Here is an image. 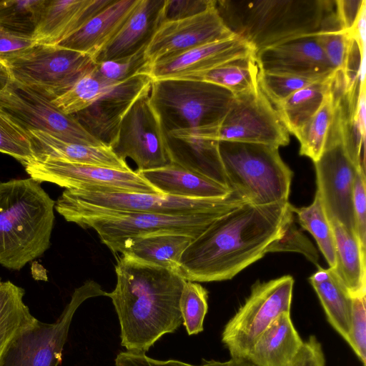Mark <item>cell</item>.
<instances>
[{
  "label": "cell",
  "instance_id": "6da1fadb",
  "mask_svg": "<svg viewBox=\"0 0 366 366\" xmlns=\"http://www.w3.org/2000/svg\"><path fill=\"white\" fill-rule=\"evenodd\" d=\"M289 202L244 203L216 219L183 252L179 274L195 282L230 280L262 258L293 217Z\"/></svg>",
  "mask_w": 366,
  "mask_h": 366
},
{
  "label": "cell",
  "instance_id": "7a4b0ae2",
  "mask_svg": "<svg viewBox=\"0 0 366 366\" xmlns=\"http://www.w3.org/2000/svg\"><path fill=\"white\" fill-rule=\"evenodd\" d=\"M117 284L107 292L120 325L121 345L145 353L182 323L179 300L185 280L177 272L126 254L115 265Z\"/></svg>",
  "mask_w": 366,
  "mask_h": 366
},
{
  "label": "cell",
  "instance_id": "3957f363",
  "mask_svg": "<svg viewBox=\"0 0 366 366\" xmlns=\"http://www.w3.org/2000/svg\"><path fill=\"white\" fill-rule=\"evenodd\" d=\"M215 6L226 26L255 55L327 29L336 9L331 0H216Z\"/></svg>",
  "mask_w": 366,
  "mask_h": 366
},
{
  "label": "cell",
  "instance_id": "277c9868",
  "mask_svg": "<svg viewBox=\"0 0 366 366\" xmlns=\"http://www.w3.org/2000/svg\"><path fill=\"white\" fill-rule=\"evenodd\" d=\"M55 202L31 178L0 182V264L19 270L50 247Z\"/></svg>",
  "mask_w": 366,
  "mask_h": 366
},
{
  "label": "cell",
  "instance_id": "5b68a950",
  "mask_svg": "<svg viewBox=\"0 0 366 366\" xmlns=\"http://www.w3.org/2000/svg\"><path fill=\"white\" fill-rule=\"evenodd\" d=\"M219 149L228 187L244 202L266 205L288 202L292 172L278 147L220 141Z\"/></svg>",
  "mask_w": 366,
  "mask_h": 366
},
{
  "label": "cell",
  "instance_id": "8992f818",
  "mask_svg": "<svg viewBox=\"0 0 366 366\" xmlns=\"http://www.w3.org/2000/svg\"><path fill=\"white\" fill-rule=\"evenodd\" d=\"M246 203L232 193L224 198L195 199L162 193L97 192L65 189L55 202L64 219L69 216L102 212L190 215L226 214Z\"/></svg>",
  "mask_w": 366,
  "mask_h": 366
},
{
  "label": "cell",
  "instance_id": "52a82bcc",
  "mask_svg": "<svg viewBox=\"0 0 366 366\" xmlns=\"http://www.w3.org/2000/svg\"><path fill=\"white\" fill-rule=\"evenodd\" d=\"M149 98L169 133L182 129L216 131L234 97L209 82L169 79L152 80Z\"/></svg>",
  "mask_w": 366,
  "mask_h": 366
},
{
  "label": "cell",
  "instance_id": "ba28073f",
  "mask_svg": "<svg viewBox=\"0 0 366 366\" xmlns=\"http://www.w3.org/2000/svg\"><path fill=\"white\" fill-rule=\"evenodd\" d=\"M12 80L53 101L68 92L96 61L58 45L35 44L6 61Z\"/></svg>",
  "mask_w": 366,
  "mask_h": 366
},
{
  "label": "cell",
  "instance_id": "9c48e42d",
  "mask_svg": "<svg viewBox=\"0 0 366 366\" xmlns=\"http://www.w3.org/2000/svg\"><path fill=\"white\" fill-rule=\"evenodd\" d=\"M98 296H107V292L93 280L85 282L55 322L36 320L16 334L4 347L0 366H58L75 312L86 300Z\"/></svg>",
  "mask_w": 366,
  "mask_h": 366
},
{
  "label": "cell",
  "instance_id": "30bf717a",
  "mask_svg": "<svg viewBox=\"0 0 366 366\" xmlns=\"http://www.w3.org/2000/svg\"><path fill=\"white\" fill-rule=\"evenodd\" d=\"M224 214L165 215L149 213L102 212L76 214L64 219L83 228H92L114 254L127 239L154 233H177L199 237Z\"/></svg>",
  "mask_w": 366,
  "mask_h": 366
},
{
  "label": "cell",
  "instance_id": "8fae6325",
  "mask_svg": "<svg viewBox=\"0 0 366 366\" xmlns=\"http://www.w3.org/2000/svg\"><path fill=\"white\" fill-rule=\"evenodd\" d=\"M293 285V277L284 275L252 286L249 295L222 334V341L232 358L247 360L269 325L281 314L290 312Z\"/></svg>",
  "mask_w": 366,
  "mask_h": 366
},
{
  "label": "cell",
  "instance_id": "7c38bea8",
  "mask_svg": "<svg viewBox=\"0 0 366 366\" xmlns=\"http://www.w3.org/2000/svg\"><path fill=\"white\" fill-rule=\"evenodd\" d=\"M0 112L27 133L40 131L69 142L107 147L74 115L64 114L51 100L14 80L0 93Z\"/></svg>",
  "mask_w": 366,
  "mask_h": 366
},
{
  "label": "cell",
  "instance_id": "4fadbf2b",
  "mask_svg": "<svg viewBox=\"0 0 366 366\" xmlns=\"http://www.w3.org/2000/svg\"><path fill=\"white\" fill-rule=\"evenodd\" d=\"M29 177L65 189L97 192L159 193L137 171L61 161L31 160L22 164Z\"/></svg>",
  "mask_w": 366,
  "mask_h": 366
},
{
  "label": "cell",
  "instance_id": "5bb4252c",
  "mask_svg": "<svg viewBox=\"0 0 366 366\" xmlns=\"http://www.w3.org/2000/svg\"><path fill=\"white\" fill-rule=\"evenodd\" d=\"M111 148L122 159H132L137 171L160 168L171 162L167 133L149 92L141 96L125 114Z\"/></svg>",
  "mask_w": 366,
  "mask_h": 366
},
{
  "label": "cell",
  "instance_id": "9a60e30c",
  "mask_svg": "<svg viewBox=\"0 0 366 366\" xmlns=\"http://www.w3.org/2000/svg\"><path fill=\"white\" fill-rule=\"evenodd\" d=\"M214 139L279 148L289 144L290 133L274 106L259 88L254 92L234 97L217 128Z\"/></svg>",
  "mask_w": 366,
  "mask_h": 366
},
{
  "label": "cell",
  "instance_id": "2e32d148",
  "mask_svg": "<svg viewBox=\"0 0 366 366\" xmlns=\"http://www.w3.org/2000/svg\"><path fill=\"white\" fill-rule=\"evenodd\" d=\"M314 164L317 192L329 220L335 219L355 233L353 185L357 170L362 168L349 157L340 133L329 134L325 149Z\"/></svg>",
  "mask_w": 366,
  "mask_h": 366
},
{
  "label": "cell",
  "instance_id": "e0dca14e",
  "mask_svg": "<svg viewBox=\"0 0 366 366\" xmlns=\"http://www.w3.org/2000/svg\"><path fill=\"white\" fill-rule=\"evenodd\" d=\"M234 36L237 35L226 26L214 6L189 18L162 22L147 46L145 54L152 65L194 48Z\"/></svg>",
  "mask_w": 366,
  "mask_h": 366
},
{
  "label": "cell",
  "instance_id": "ac0fdd59",
  "mask_svg": "<svg viewBox=\"0 0 366 366\" xmlns=\"http://www.w3.org/2000/svg\"><path fill=\"white\" fill-rule=\"evenodd\" d=\"M152 82L148 74L136 75L73 115L92 136L111 148L125 114L141 96L150 92Z\"/></svg>",
  "mask_w": 366,
  "mask_h": 366
},
{
  "label": "cell",
  "instance_id": "d6986e66",
  "mask_svg": "<svg viewBox=\"0 0 366 366\" xmlns=\"http://www.w3.org/2000/svg\"><path fill=\"white\" fill-rule=\"evenodd\" d=\"M254 54L252 47L238 36L207 44L149 66L152 80L187 79L234 59Z\"/></svg>",
  "mask_w": 366,
  "mask_h": 366
},
{
  "label": "cell",
  "instance_id": "ffe728a7",
  "mask_svg": "<svg viewBox=\"0 0 366 366\" xmlns=\"http://www.w3.org/2000/svg\"><path fill=\"white\" fill-rule=\"evenodd\" d=\"M255 56L263 72L329 78L337 71L328 62L316 34L267 48Z\"/></svg>",
  "mask_w": 366,
  "mask_h": 366
},
{
  "label": "cell",
  "instance_id": "44dd1931",
  "mask_svg": "<svg viewBox=\"0 0 366 366\" xmlns=\"http://www.w3.org/2000/svg\"><path fill=\"white\" fill-rule=\"evenodd\" d=\"M114 0H46L32 34L35 44L58 45Z\"/></svg>",
  "mask_w": 366,
  "mask_h": 366
},
{
  "label": "cell",
  "instance_id": "7402d4cb",
  "mask_svg": "<svg viewBox=\"0 0 366 366\" xmlns=\"http://www.w3.org/2000/svg\"><path fill=\"white\" fill-rule=\"evenodd\" d=\"M165 0H139L125 22L96 57L99 62L132 55L147 47L164 21Z\"/></svg>",
  "mask_w": 366,
  "mask_h": 366
},
{
  "label": "cell",
  "instance_id": "603a6c76",
  "mask_svg": "<svg viewBox=\"0 0 366 366\" xmlns=\"http://www.w3.org/2000/svg\"><path fill=\"white\" fill-rule=\"evenodd\" d=\"M167 142L171 162L229 188L219 141L182 129L167 133Z\"/></svg>",
  "mask_w": 366,
  "mask_h": 366
},
{
  "label": "cell",
  "instance_id": "cb8c5ba5",
  "mask_svg": "<svg viewBox=\"0 0 366 366\" xmlns=\"http://www.w3.org/2000/svg\"><path fill=\"white\" fill-rule=\"evenodd\" d=\"M27 134L31 144L33 160H54L132 169L110 147L69 142L40 131H30Z\"/></svg>",
  "mask_w": 366,
  "mask_h": 366
},
{
  "label": "cell",
  "instance_id": "d4e9b609",
  "mask_svg": "<svg viewBox=\"0 0 366 366\" xmlns=\"http://www.w3.org/2000/svg\"><path fill=\"white\" fill-rule=\"evenodd\" d=\"M139 0H114L58 46L96 57L122 27Z\"/></svg>",
  "mask_w": 366,
  "mask_h": 366
},
{
  "label": "cell",
  "instance_id": "484cf974",
  "mask_svg": "<svg viewBox=\"0 0 366 366\" xmlns=\"http://www.w3.org/2000/svg\"><path fill=\"white\" fill-rule=\"evenodd\" d=\"M137 172L162 194L195 199H219L232 193L229 188L172 162L160 168Z\"/></svg>",
  "mask_w": 366,
  "mask_h": 366
},
{
  "label": "cell",
  "instance_id": "4316f807",
  "mask_svg": "<svg viewBox=\"0 0 366 366\" xmlns=\"http://www.w3.org/2000/svg\"><path fill=\"white\" fill-rule=\"evenodd\" d=\"M302 344L290 312H284L258 337L247 360L255 366H290Z\"/></svg>",
  "mask_w": 366,
  "mask_h": 366
},
{
  "label": "cell",
  "instance_id": "83f0119b",
  "mask_svg": "<svg viewBox=\"0 0 366 366\" xmlns=\"http://www.w3.org/2000/svg\"><path fill=\"white\" fill-rule=\"evenodd\" d=\"M194 239L177 233H154L126 240L117 253L179 274L181 257Z\"/></svg>",
  "mask_w": 366,
  "mask_h": 366
},
{
  "label": "cell",
  "instance_id": "f1b7e54d",
  "mask_svg": "<svg viewBox=\"0 0 366 366\" xmlns=\"http://www.w3.org/2000/svg\"><path fill=\"white\" fill-rule=\"evenodd\" d=\"M330 222L335 247V266L331 269L352 297L366 295V249L355 232L335 219Z\"/></svg>",
  "mask_w": 366,
  "mask_h": 366
},
{
  "label": "cell",
  "instance_id": "f546056e",
  "mask_svg": "<svg viewBox=\"0 0 366 366\" xmlns=\"http://www.w3.org/2000/svg\"><path fill=\"white\" fill-rule=\"evenodd\" d=\"M309 281L318 296L327 321L347 342L352 300L350 294L330 267L324 269L319 266Z\"/></svg>",
  "mask_w": 366,
  "mask_h": 366
},
{
  "label": "cell",
  "instance_id": "4dcf8cb0",
  "mask_svg": "<svg viewBox=\"0 0 366 366\" xmlns=\"http://www.w3.org/2000/svg\"><path fill=\"white\" fill-rule=\"evenodd\" d=\"M335 74L326 81L313 84L294 92L274 107L289 133L295 136L317 112L330 87Z\"/></svg>",
  "mask_w": 366,
  "mask_h": 366
},
{
  "label": "cell",
  "instance_id": "1f68e13d",
  "mask_svg": "<svg viewBox=\"0 0 366 366\" xmlns=\"http://www.w3.org/2000/svg\"><path fill=\"white\" fill-rule=\"evenodd\" d=\"M259 71L256 56L252 54L187 79L209 82L227 89L234 97H239L259 89Z\"/></svg>",
  "mask_w": 366,
  "mask_h": 366
},
{
  "label": "cell",
  "instance_id": "d6a6232c",
  "mask_svg": "<svg viewBox=\"0 0 366 366\" xmlns=\"http://www.w3.org/2000/svg\"><path fill=\"white\" fill-rule=\"evenodd\" d=\"M335 109V98L331 82L319 109L295 135L300 144V155L310 158L313 162L319 159L326 145Z\"/></svg>",
  "mask_w": 366,
  "mask_h": 366
},
{
  "label": "cell",
  "instance_id": "836d02e7",
  "mask_svg": "<svg viewBox=\"0 0 366 366\" xmlns=\"http://www.w3.org/2000/svg\"><path fill=\"white\" fill-rule=\"evenodd\" d=\"M24 290L10 281L0 286V348L37 319L24 302Z\"/></svg>",
  "mask_w": 366,
  "mask_h": 366
},
{
  "label": "cell",
  "instance_id": "e575fe53",
  "mask_svg": "<svg viewBox=\"0 0 366 366\" xmlns=\"http://www.w3.org/2000/svg\"><path fill=\"white\" fill-rule=\"evenodd\" d=\"M291 209L296 214L300 226L308 231L316 240L330 267L334 268L335 247L333 231L318 192L316 191L310 205L300 208L292 205Z\"/></svg>",
  "mask_w": 366,
  "mask_h": 366
},
{
  "label": "cell",
  "instance_id": "d590c367",
  "mask_svg": "<svg viewBox=\"0 0 366 366\" xmlns=\"http://www.w3.org/2000/svg\"><path fill=\"white\" fill-rule=\"evenodd\" d=\"M117 84L99 76L93 69L52 102L64 114L73 115L92 105Z\"/></svg>",
  "mask_w": 366,
  "mask_h": 366
},
{
  "label": "cell",
  "instance_id": "8d00e7d4",
  "mask_svg": "<svg viewBox=\"0 0 366 366\" xmlns=\"http://www.w3.org/2000/svg\"><path fill=\"white\" fill-rule=\"evenodd\" d=\"M46 1H0V25L11 31L32 36Z\"/></svg>",
  "mask_w": 366,
  "mask_h": 366
},
{
  "label": "cell",
  "instance_id": "74e56055",
  "mask_svg": "<svg viewBox=\"0 0 366 366\" xmlns=\"http://www.w3.org/2000/svg\"><path fill=\"white\" fill-rule=\"evenodd\" d=\"M208 292L200 284L185 280L179 300L182 323L189 335L204 330V320L208 310Z\"/></svg>",
  "mask_w": 366,
  "mask_h": 366
},
{
  "label": "cell",
  "instance_id": "f35d334b",
  "mask_svg": "<svg viewBox=\"0 0 366 366\" xmlns=\"http://www.w3.org/2000/svg\"><path fill=\"white\" fill-rule=\"evenodd\" d=\"M332 76L317 78L259 71L258 85L262 92L274 107L294 92L313 84L326 81Z\"/></svg>",
  "mask_w": 366,
  "mask_h": 366
},
{
  "label": "cell",
  "instance_id": "ab89813d",
  "mask_svg": "<svg viewBox=\"0 0 366 366\" xmlns=\"http://www.w3.org/2000/svg\"><path fill=\"white\" fill-rule=\"evenodd\" d=\"M145 48L136 53L114 59L96 62L94 71L103 79L119 84L140 74H148L150 64Z\"/></svg>",
  "mask_w": 366,
  "mask_h": 366
},
{
  "label": "cell",
  "instance_id": "60d3db41",
  "mask_svg": "<svg viewBox=\"0 0 366 366\" xmlns=\"http://www.w3.org/2000/svg\"><path fill=\"white\" fill-rule=\"evenodd\" d=\"M316 38L333 69L345 76L355 41L340 29L322 31Z\"/></svg>",
  "mask_w": 366,
  "mask_h": 366
},
{
  "label": "cell",
  "instance_id": "b9f144b4",
  "mask_svg": "<svg viewBox=\"0 0 366 366\" xmlns=\"http://www.w3.org/2000/svg\"><path fill=\"white\" fill-rule=\"evenodd\" d=\"M0 152L10 155L22 164L34 159L27 132L0 112Z\"/></svg>",
  "mask_w": 366,
  "mask_h": 366
},
{
  "label": "cell",
  "instance_id": "7bdbcfd3",
  "mask_svg": "<svg viewBox=\"0 0 366 366\" xmlns=\"http://www.w3.org/2000/svg\"><path fill=\"white\" fill-rule=\"evenodd\" d=\"M114 364L115 366H255L246 359L232 357L227 361L204 360L201 365H194L177 360H157L147 356L145 353L129 351L117 354Z\"/></svg>",
  "mask_w": 366,
  "mask_h": 366
},
{
  "label": "cell",
  "instance_id": "ee69618b",
  "mask_svg": "<svg viewBox=\"0 0 366 366\" xmlns=\"http://www.w3.org/2000/svg\"><path fill=\"white\" fill-rule=\"evenodd\" d=\"M276 252H299L319 267L317 251L309 239L295 226L294 215L287 223L282 235L274 241L267 250V253Z\"/></svg>",
  "mask_w": 366,
  "mask_h": 366
},
{
  "label": "cell",
  "instance_id": "f6af8a7d",
  "mask_svg": "<svg viewBox=\"0 0 366 366\" xmlns=\"http://www.w3.org/2000/svg\"><path fill=\"white\" fill-rule=\"evenodd\" d=\"M366 295L352 297L347 343L365 366L366 363Z\"/></svg>",
  "mask_w": 366,
  "mask_h": 366
},
{
  "label": "cell",
  "instance_id": "bcb514c9",
  "mask_svg": "<svg viewBox=\"0 0 366 366\" xmlns=\"http://www.w3.org/2000/svg\"><path fill=\"white\" fill-rule=\"evenodd\" d=\"M365 169L356 173L353 185L352 208L356 235L366 249V190Z\"/></svg>",
  "mask_w": 366,
  "mask_h": 366
},
{
  "label": "cell",
  "instance_id": "7dc6e473",
  "mask_svg": "<svg viewBox=\"0 0 366 366\" xmlns=\"http://www.w3.org/2000/svg\"><path fill=\"white\" fill-rule=\"evenodd\" d=\"M215 4L216 0H165L164 21L197 15L215 6Z\"/></svg>",
  "mask_w": 366,
  "mask_h": 366
},
{
  "label": "cell",
  "instance_id": "c3c4849f",
  "mask_svg": "<svg viewBox=\"0 0 366 366\" xmlns=\"http://www.w3.org/2000/svg\"><path fill=\"white\" fill-rule=\"evenodd\" d=\"M34 44L31 35L16 32L0 25V59L4 62Z\"/></svg>",
  "mask_w": 366,
  "mask_h": 366
},
{
  "label": "cell",
  "instance_id": "681fc988",
  "mask_svg": "<svg viewBox=\"0 0 366 366\" xmlns=\"http://www.w3.org/2000/svg\"><path fill=\"white\" fill-rule=\"evenodd\" d=\"M325 358L322 345L315 335L303 344L290 366H325Z\"/></svg>",
  "mask_w": 366,
  "mask_h": 366
},
{
  "label": "cell",
  "instance_id": "f907efd6",
  "mask_svg": "<svg viewBox=\"0 0 366 366\" xmlns=\"http://www.w3.org/2000/svg\"><path fill=\"white\" fill-rule=\"evenodd\" d=\"M366 1H335L336 13L342 30L349 31L355 23Z\"/></svg>",
  "mask_w": 366,
  "mask_h": 366
},
{
  "label": "cell",
  "instance_id": "816d5d0a",
  "mask_svg": "<svg viewBox=\"0 0 366 366\" xmlns=\"http://www.w3.org/2000/svg\"><path fill=\"white\" fill-rule=\"evenodd\" d=\"M12 81V77L6 63L0 59V93L2 92Z\"/></svg>",
  "mask_w": 366,
  "mask_h": 366
},
{
  "label": "cell",
  "instance_id": "f5cc1de1",
  "mask_svg": "<svg viewBox=\"0 0 366 366\" xmlns=\"http://www.w3.org/2000/svg\"><path fill=\"white\" fill-rule=\"evenodd\" d=\"M5 346H6V345H5ZM5 346H4V347H5ZM4 347H3L0 348V355H1V352H2V351H3V350H4Z\"/></svg>",
  "mask_w": 366,
  "mask_h": 366
},
{
  "label": "cell",
  "instance_id": "db71d44e",
  "mask_svg": "<svg viewBox=\"0 0 366 366\" xmlns=\"http://www.w3.org/2000/svg\"><path fill=\"white\" fill-rule=\"evenodd\" d=\"M3 282H1V279H0V286L1 285Z\"/></svg>",
  "mask_w": 366,
  "mask_h": 366
}]
</instances>
